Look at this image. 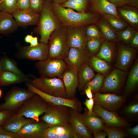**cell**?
Wrapping results in <instances>:
<instances>
[{"label":"cell","mask_w":138,"mask_h":138,"mask_svg":"<svg viewBox=\"0 0 138 138\" xmlns=\"http://www.w3.org/2000/svg\"><path fill=\"white\" fill-rule=\"evenodd\" d=\"M51 5L55 15L62 25L67 28L85 26L96 23L98 19V15L96 13H78L71 8L54 3Z\"/></svg>","instance_id":"obj_1"},{"label":"cell","mask_w":138,"mask_h":138,"mask_svg":"<svg viewBox=\"0 0 138 138\" xmlns=\"http://www.w3.org/2000/svg\"><path fill=\"white\" fill-rule=\"evenodd\" d=\"M39 20L35 30L40 35V42L48 44L50 37L55 30L63 26L55 15L49 0H44Z\"/></svg>","instance_id":"obj_2"},{"label":"cell","mask_w":138,"mask_h":138,"mask_svg":"<svg viewBox=\"0 0 138 138\" xmlns=\"http://www.w3.org/2000/svg\"><path fill=\"white\" fill-rule=\"evenodd\" d=\"M67 27L63 26L54 30L49 40L48 58L64 59L70 49L67 42Z\"/></svg>","instance_id":"obj_3"},{"label":"cell","mask_w":138,"mask_h":138,"mask_svg":"<svg viewBox=\"0 0 138 138\" xmlns=\"http://www.w3.org/2000/svg\"><path fill=\"white\" fill-rule=\"evenodd\" d=\"M48 108V102L35 93L26 100L13 114L16 116H25L38 122L40 120L39 116L46 112Z\"/></svg>","instance_id":"obj_4"},{"label":"cell","mask_w":138,"mask_h":138,"mask_svg":"<svg viewBox=\"0 0 138 138\" xmlns=\"http://www.w3.org/2000/svg\"><path fill=\"white\" fill-rule=\"evenodd\" d=\"M47 111L40 118L49 127L70 124V109L63 105L48 102Z\"/></svg>","instance_id":"obj_5"},{"label":"cell","mask_w":138,"mask_h":138,"mask_svg":"<svg viewBox=\"0 0 138 138\" xmlns=\"http://www.w3.org/2000/svg\"><path fill=\"white\" fill-rule=\"evenodd\" d=\"M41 91L51 96L68 98L62 80L59 78L43 77L36 78L30 82Z\"/></svg>","instance_id":"obj_6"},{"label":"cell","mask_w":138,"mask_h":138,"mask_svg":"<svg viewBox=\"0 0 138 138\" xmlns=\"http://www.w3.org/2000/svg\"><path fill=\"white\" fill-rule=\"evenodd\" d=\"M35 66L41 76L48 78H59L62 79L67 65L63 59L48 58L37 62Z\"/></svg>","instance_id":"obj_7"},{"label":"cell","mask_w":138,"mask_h":138,"mask_svg":"<svg viewBox=\"0 0 138 138\" xmlns=\"http://www.w3.org/2000/svg\"><path fill=\"white\" fill-rule=\"evenodd\" d=\"M34 93L25 89L13 88L4 98V102L0 105V111H9L14 112Z\"/></svg>","instance_id":"obj_8"},{"label":"cell","mask_w":138,"mask_h":138,"mask_svg":"<svg viewBox=\"0 0 138 138\" xmlns=\"http://www.w3.org/2000/svg\"><path fill=\"white\" fill-rule=\"evenodd\" d=\"M26 86L28 90L38 95L47 102H51L56 105L67 106L80 113L82 111L81 102L77 98L71 99L54 96L39 90L30 83H27Z\"/></svg>","instance_id":"obj_9"},{"label":"cell","mask_w":138,"mask_h":138,"mask_svg":"<svg viewBox=\"0 0 138 138\" xmlns=\"http://www.w3.org/2000/svg\"><path fill=\"white\" fill-rule=\"evenodd\" d=\"M49 53L48 44L40 42L36 46L23 47L18 51L15 56L19 59L42 61L48 58Z\"/></svg>","instance_id":"obj_10"},{"label":"cell","mask_w":138,"mask_h":138,"mask_svg":"<svg viewBox=\"0 0 138 138\" xmlns=\"http://www.w3.org/2000/svg\"><path fill=\"white\" fill-rule=\"evenodd\" d=\"M93 97L95 104L110 111L118 109L125 100L123 97L110 93L101 94L97 92L94 94Z\"/></svg>","instance_id":"obj_11"},{"label":"cell","mask_w":138,"mask_h":138,"mask_svg":"<svg viewBox=\"0 0 138 138\" xmlns=\"http://www.w3.org/2000/svg\"><path fill=\"white\" fill-rule=\"evenodd\" d=\"M91 56L86 48H70L64 60L67 65L78 70L88 62Z\"/></svg>","instance_id":"obj_12"},{"label":"cell","mask_w":138,"mask_h":138,"mask_svg":"<svg viewBox=\"0 0 138 138\" xmlns=\"http://www.w3.org/2000/svg\"><path fill=\"white\" fill-rule=\"evenodd\" d=\"M67 42L70 48L85 49L86 48L87 38L84 26L67 28Z\"/></svg>","instance_id":"obj_13"},{"label":"cell","mask_w":138,"mask_h":138,"mask_svg":"<svg viewBox=\"0 0 138 138\" xmlns=\"http://www.w3.org/2000/svg\"><path fill=\"white\" fill-rule=\"evenodd\" d=\"M62 79L68 98H76V90L78 85L77 70L67 65Z\"/></svg>","instance_id":"obj_14"},{"label":"cell","mask_w":138,"mask_h":138,"mask_svg":"<svg viewBox=\"0 0 138 138\" xmlns=\"http://www.w3.org/2000/svg\"><path fill=\"white\" fill-rule=\"evenodd\" d=\"M93 110L107 125L118 128L124 127L127 125L125 121L114 112L109 111L95 104Z\"/></svg>","instance_id":"obj_15"},{"label":"cell","mask_w":138,"mask_h":138,"mask_svg":"<svg viewBox=\"0 0 138 138\" xmlns=\"http://www.w3.org/2000/svg\"><path fill=\"white\" fill-rule=\"evenodd\" d=\"M49 127L42 120L27 124L17 133L22 138H44L45 131Z\"/></svg>","instance_id":"obj_16"},{"label":"cell","mask_w":138,"mask_h":138,"mask_svg":"<svg viewBox=\"0 0 138 138\" xmlns=\"http://www.w3.org/2000/svg\"><path fill=\"white\" fill-rule=\"evenodd\" d=\"M126 75L125 71L115 68L103 80L100 89L103 92L116 91L120 87Z\"/></svg>","instance_id":"obj_17"},{"label":"cell","mask_w":138,"mask_h":138,"mask_svg":"<svg viewBox=\"0 0 138 138\" xmlns=\"http://www.w3.org/2000/svg\"><path fill=\"white\" fill-rule=\"evenodd\" d=\"M70 122L77 138H91L92 133L88 129L82 118L80 112L71 108Z\"/></svg>","instance_id":"obj_18"},{"label":"cell","mask_w":138,"mask_h":138,"mask_svg":"<svg viewBox=\"0 0 138 138\" xmlns=\"http://www.w3.org/2000/svg\"><path fill=\"white\" fill-rule=\"evenodd\" d=\"M12 14L18 26L37 25L40 17L38 13L30 8L25 10L18 9Z\"/></svg>","instance_id":"obj_19"},{"label":"cell","mask_w":138,"mask_h":138,"mask_svg":"<svg viewBox=\"0 0 138 138\" xmlns=\"http://www.w3.org/2000/svg\"><path fill=\"white\" fill-rule=\"evenodd\" d=\"M44 138H77L71 124L49 127L44 134Z\"/></svg>","instance_id":"obj_20"},{"label":"cell","mask_w":138,"mask_h":138,"mask_svg":"<svg viewBox=\"0 0 138 138\" xmlns=\"http://www.w3.org/2000/svg\"><path fill=\"white\" fill-rule=\"evenodd\" d=\"M31 119H26L23 116L15 115L9 116L2 126L5 130L14 133H17L26 124L35 122Z\"/></svg>","instance_id":"obj_21"},{"label":"cell","mask_w":138,"mask_h":138,"mask_svg":"<svg viewBox=\"0 0 138 138\" xmlns=\"http://www.w3.org/2000/svg\"><path fill=\"white\" fill-rule=\"evenodd\" d=\"M135 53L133 48L127 46L121 47L118 52L116 65L117 68L126 71L132 62Z\"/></svg>","instance_id":"obj_22"},{"label":"cell","mask_w":138,"mask_h":138,"mask_svg":"<svg viewBox=\"0 0 138 138\" xmlns=\"http://www.w3.org/2000/svg\"><path fill=\"white\" fill-rule=\"evenodd\" d=\"M91 10L94 13L108 14L121 18L116 7L107 0H91Z\"/></svg>","instance_id":"obj_23"},{"label":"cell","mask_w":138,"mask_h":138,"mask_svg":"<svg viewBox=\"0 0 138 138\" xmlns=\"http://www.w3.org/2000/svg\"><path fill=\"white\" fill-rule=\"evenodd\" d=\"M12 14L0 11V34L7 35L17 29L18 26Z\"/></svg>","instance_id":"obj_24"},{"label":"cell","mask_w":138,"mask_h":138,"mask_svg":"<svg viewBox=\"0 0 138 138\" xmlns=\"http://www.w3.org/2000/svg\"><path fill=\"white\" fill-rule=\"evenodd\" d=\"M82 117L85 124L91 133H93L103 130L105 123L94 112L89 115L87 112H85L82 114Z\"/></svg>","instance_id":"obj_25"},{"label":"cell","mask_w":138,"mask_h":138,"mask_svg":"<svg viewBox=\"0 0 138 138\" xmlns=\"http://www.w3.org/2000/svg\"><path fill=\"white\" fill-rule=\"evenodd\" d=\"M79 91L83 90L86 85L91 80L96 76L93 70L87 63L77 70Z\"/></svg>","instance_id":"obj_26"},{"label":"cell","mask_w":138,"mask_h":138,"mask_svg":"<svg viewBox=\"0 0 138 138\" xmlns=\"http://www.w3.org/2000/svg\"><path fill=\"white\" fill-rule=\"evenodd\" d=\"M119 15L132 26L137 27L138 25V13L135 8L125 6L118 8Z\"/></svg>","instance_id":"obj_27"},{"label":"cell","mask_w":138,"mask_h":138,"mask_svg":"<svg viewBox=\"0 0 138 138\" xmlns=\"http://www.w3.org/2000/svg\"><path fill=\"white\" fill-rule=\"evenodd\" d=\"M1 59L2 71H7L15 74L27 80H29L26 76L18 67L16 62L9 58L6 55L4 56Z\"/></svg>","instance_id":"obj_28"},{"label":"cell","mask_w":138,"mask_h":138,"mask_svg":"<svg viewBox=\"0 0 138 138\" xmlns=\"http://www.w3.org/2000/svg\"><path fill=\"white\" fill-rule=\"evenodd\" d=\"M25 82H29L25 78L10 72L3 71L0 73V86H8Z\"/></svg>","instance_id":"obj_29"},{"label":"cell","mask_w":138,"mask_h":138,"mask_svg":"<svg viewBox=\"0 0 138 138\" xmlns=\"http://www.w3.org/2000/svg\"><path fill=\"white\" fill-rule=\"evenodd\" d=\"M109 41L106 40L104 41L98 53L96 55L106 61L110 62L112 61L113 57L114 47L113 43Z\"/></svg>","instance_id":"obj_30"},{"label":"cell","mask_w":138,"mask_h":138,"mask_svg":"<svg viewBox=\"0 0 138 138\" xmlns=\"http://www.w3.org/2000/svg\"><path fill=\"white\" fill-rule=\"evenodd\" d=\"M88 63L94 70L101 74L106 73L111 68L110 65L105 60L96 55H92Z\"/></svg>","instance_id":"obj_31"},{"label":"cell","mask_w":138,"mask_h":138,"mask_svg":"<svg viewBox=\"0 0 138 138\" xmlns=\"http://www.w3.org/2000/svg\"><path fill=\"white\" fill-rule=\"evenodd\" d=\"M99 27L103 38L106 40L114 41L118 40L116 31L112 28L103 18L100 20Z\"/></svg>","instance_id":"obj_32"},{"label":"cell","mask_w":138,"mask_h":138,"mask_svg":"<svg viewBox=\"0 0 138 138\" xmlns=\"http://www.w3.org/2000/svg\"><path fill=\"white\" fill-rule=\"evenodd\" d=\"M101 15L107 22L116 32L122 30L128 26L126 22L121 18L108 14Z\"/></svg>","instance_id":"obj_33"},{"label":"cell","mask_w":138,"mask_h":138,"mask_svg":"<svg viewBox=\"0 0 138 138\" xmlns=\"http://www.w3.org/2000/svg\"><path fill=\"white\" fill-rule=\"evenodd\" d=\"M138 82V61H136L128 75L125 86L126 93L132 91Z\"/></svg>","instance_id":"obj_34"},{"label":"cell","mask_w":138,"mask_h":138,"mask_svg":"<svg viewBox=\"0 0 138 138\" xmlns=\"http://www.w3.org/2000/svg\"><path fill=\"white\" fill-rule=\"evenodd\" d=\"M88 0H68L61 5L65 8H71L80 13H85Z\"/></svg>","instance_id":"obj_35"},{"label":"cell","mask_w":138,"mask_h":138,"mask_svg":"<svg viewBox=\"0 0 138 138\" xmlns=\"http://www.w3.org/2000/svg\"><path fill=\"white\" fill-rule=\"evenodd\" d=\"M104 39L103 38H87L86 48L92 56L97 53Z\"/></svg>","instance_id":"obj_36"},{"label":"cell","mask_w":138,"mask_h":138,"mask_svg":"<svg viewBox=\"0 0 138 138\" xmlns=\"http://www.w3.org/2000/svg\"><path fill=\"white\" fill-rule=\"evenodd\" d=\"M137 32L130 26L121 31H117L118 40L126 44H130Z\"/></svg>","instance_id":"obj_37"},{"label":"cell","mask_w":138,"mask_h":138,"mask_svg":"<svg viewBox=\"0 0 138 138\" xmlns=\"http://www.w3.org/2000/svg\"><path fill=\"white\" fill-rule=\"evenodd\" d=\"M118 128L106 124L103 130L107 133L109 138H123L126 137L125 132Z\"/></svg>","instance_id":"obj_38"},{"label":"cell","mask_w":138,"mask_h":138,"mask_svg":"<svg viewBox=\"0 0 138 138\" xmlns=\"http://www.w3.org/2000/svg\"><path fill=\"white\" fill-rule=\"evenodd\" d=\"M104 78V76L103 75L99 73H97L94 78L87 83L85 87L89 85L91 88L93 93L95 94L97 93L102 87Z\"/></svg>","instance_id":"obj_39"},{"label":"cell","mask_w":138,"mask_h":138,"mask_svg":"<svg viewBox=\"0 0 138 138\" xmlns=\"http://www.w3.org/2000/svg\"><path fill=\"white\" fill-rule=\"evenodd\" d=\"M0 11L12 14L18 9L16 6L17 0H0Z\"/></svg>","instance_id":"obj_40"},{"label":"cell","mask_w":138,"mask_h":138,"mask_svg":"<svg viewBox=\"0 0 138 138\" xmlns=\"http://www.w3.org/2000/svg\"><path fill=\"white\" fill-rule=\"evenodd\" d=\"M85 33L87 38H103L99 29L95 25L85 27Z\"/></svg>","instance_id":"obj_41"},{"label":"cell","mask_w":138,"mask_h":138,"mask_svg":"<svg viewBox=\"0 0 138 138\" xmlns=\"http://www.w3.org/2000/svg\"><path fill=\"white\" fill-rule=\"evenodd\" d=\"M44 0H30V8L37 13L40 12Z\"/></svg>","instance_id":"obj_42"},{"label":"cell","mask_w":138,"mask_h":138,"mask_svg":"<svg viewBox=\"0 0 138 138\" xmlns=\"http://www.w3.org/2000/svg\"><path fill=\"white\" fill-rule=\"evenodd\" d=\"M0 138H22L18 133H14L7 131L0 127Z\"/></svg>","instance_id":"obj_43"},{"label":"cell","mask_w":138,"mask_h":138,"mask_svg":"<svg viewBox=\"0 0 138 138\" xmlns=\"http://www.w3.org/2000/svg\"><path fill=\"white\" fill-rule=\"evenodd\" d=\"M16 6L18 9L25 10L30 8V0H17Z\"/></svg>","instance_id":"obj_44"},{"label":"cell","mask_w":138,"mask_h":138,"mask_svg":"<svg viewBox=\"0 0 138 138\" xmlns=\"http://www.w3.org/2000/svg\"><path fill=\"white\" fill-rule=\"evenodd\" d=\"M88 109L87 113L89 115H91L94 113L93 108L94 104V99L93 98L90 99H86L84 103Z\"/></svg>","instance_id":"obj_45"},{"label":"cell","mask_w":138,"mask_h":138,"mask_svg":"<svg viewBox=\"0 0 138 138\" xmlns=\"http://www.w3.org/2000/svg\"><path fill=\"white\" fill-rule=\"evenodd\" d=\"M14 112L9 111H0V127L2 126L6 120Z\"/></svg>","instance_id":"obj_46"},{"label":"cell","mask_w":138,"mask_h":138,"mask_svg":"<svg viewBox=\"0 0 138 138\" xmlns=\"http://www.w3.org/2000/svg\"><path fill=\"white\" fill-rule=\"evenodd\" d=\"M125 112L128 113L135 114L138 112V104L136 103L129 106L125 110Z\"/></svg>","instance_id":"obj_47"},{"label":"cell","mask_w":138,"mask_h":138,"mask_svg":"<svg viewBox=\"0 0 138 138\" xmlns=\"http://www.w3.org/2000/svg\"><path fill=\"white\" fill-rule=\"evenodd\" d=\"M116 7H122L127 4L126 0H107Z\"/></svg>","instance_id":"obj_48"},{"label":"cell","mask_w":138,"mask_h":138,"mask_svg":"<svg viewBox=\"0 0 138 138\" xmlns=\"http://www.w3.org/2000/svg\"><path fill=\"white\" fill-rule=\"evenodd\" d=\"M84 89L85 93L88 99L93 98L92 88L90 86L87 85L85 87L83 90Z\"/></svg>","instance_id":"obj_49"},{"label":"cell","mask_w":138,"mask_h":138,"mask_svg":"<svg viewBox=\"0 0 138 138\" xmlns=\"http://www.w3.org/2000/svg\"><path fill=\"white\" fill-rule=\"evenodd\" d=\"M131 47L133 48H136L138 46V33L136 32L134 36L130 43Z\"/></svg>","instance_id":"obj_50"},{"label":"cell","mask_w":138,"mask_h":138,"mask_svg":"<svg viewBox=\"0 0 138 138\" xmlns=\"http://www.w3.org/2000/svg\"><path fill=\"white\" fill-rule=\"evenodd\" d=\"M100 131L93 133L94 138H105L108 136L107 133L104 131Z\"/></svg>","instance_id":"obj_51"},{"label":"cell","mask_w":138,"mask_h":138,"mask_svg":"<svg viewBox=\"0 0 138 138\" xmlns=\"http://www.w3.org/2000/svg\"><path fill=\"white\" fill-rule=\"evenodd\" d=\"M127 131L129 134L134 136L138 135V125H136L134 127L129 128L127 130Z\"/></svg>","instance_id":"obj_52"},{"label":"cell","mask_w":138,"mask_h":138,"mask_svg":"<svg viewBox=\"0 0 138 138\" xmlns=\"http://www.w3.org/2000/svg\"><path fill=\"white\" fill-rule=\"evenodd\" d=\"M30 43V46L31 47H34L38 45L39 43L38 42V38L37 37H33Z\"/></svg>","instance_id":"obj_53"},{"label":"cell","mask_w":138,"mask_h":138,"mask_svg":"<svg viewBox=\"0 0 138 138\" xmlns=\"http://www.w3.org/2000/svg\"><path fill=\"white\" fill-rule=\"evenodd\" d=\"M127 4L133 6H136L138 5V0H126Z\"/></svg>","instance_id":"obj_54"},{"label":"cell","mask_w":138,"mask_h":138,"mask_svg":"<svg viewBox=\"0 0 138 138\" xmlns=\"http://www.w3.org/2000/svg\"><path fill=\"white\" fill-rule=\"evenodd\" d=\"M33 37L31 35H27L25 37V40L27 43H30Z\"/></svg>","instance_id":"obj_55"},{"label":"cell","mask_w":138,"mask_h":138,"mask_svg":"<svg viewBox=\"0 0 138 138\" xmlns=\"http://www.w3.org/2000/svg\"><path fill=\"white\" fill-rule=\"evenodd\" d=\"M53 3L59 4L60 5H62L64 3L67 1L68 0H53Z\"/></svg>","instance_id":"obj_56"},{"label":"cell","mask_w":138,"mask_h":138,"mask_svg":"<svg viewBox=\"0 0 138 138\" xmlns=\"http://www.w3.org/2000/svg\"><path fill=\"white\" fill-rule=\"evenodd\" d=\"M1 59H0V73L2 72V68H1Z\"/></svg>","instance_id":"obj_57"},{"label":"cell","mask_w":138,"mask_h":138,"mask_svg":"<svg viewBox=\"0 0 138 138\" xmlns=\"http://www.w3.org/2000/svg\"><path fill=\"white\" fill-rule=\"evenodd\" d=\"M2 94V90L0 88V98L1 97Z\"/></svg>","instance_id":"obj_58"},{"label":"cell","mask_w":138,"mask_h":138,"mask_svg":"<svg viewBox=\"0 0 138 138\" xmlns=\"http://www.w3.org/2000/svg\"><path fill=\"white\" fill-rule=\"evenodd\" d=\"M2 37L0 36V38Z\"/></svg>","instance_id":"obj_59"},{"label":"cell","mask_w":138,"mask_h":138,"mask_svg":"<svg viewBox=\"0 0 138 138\" xmlns=\"http://www.w3.org/2000/svg\"><path fill=\"white\" fill-rule=\"evenodd\" d=\"M0 3H1V1H0Z\"/></svg>","instance_id":"obj_60"},{"label":"cell","mask_w":138,"mask_h":138,"mask_svg":"<svg viewBox=\"0 0 138 138\" xmlns=\"http://www.w3.org/2000/svg\"><path fill=\"white\" fill-rule=\"evenodd\" d=\"M50 1L51 0H49Z\"/></svg>","instance_id":"obj_61"},{"label":"cell","mask_w":138,"mask_h":138,"mask_svg":"<svg viewBox=\"0 0 138 138\" xmlns=\"http://www.w3.org/2000/svg\"></svg>","instance_id":"obj_62"}]
</instances>
